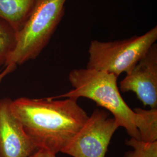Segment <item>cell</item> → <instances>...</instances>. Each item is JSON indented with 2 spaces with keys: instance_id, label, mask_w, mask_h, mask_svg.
I'll list each match as a JSON object with an SVG mask.
<instances>
[{
  "instance_id": "1",
  "label": "cell",
  "mask_w": 157,
  "mask_h": 157,
  "mask_svg": "<svg viewBox=\"0 0 157 157\" xmlns=\"http://www.w3.org/2000/svg\"><path fill=\"white\" fill-rule=\"evenodd\" d=\"M78 98L52 97L12 100L11 109L36 148L30 157H56L89 118Z\"/></svg>"
},
{
  "instance_id": "2",
  "label": "cell",
  "mask_w": 157,
  "mask_h": 157,
  "mask_svg": "<svg viewBox=\"0 0 157 157\" xmlns=\"http://www.w3.org/2000/svg\"><path fill=\"white\" fill-rule=\"evenodd\" d=\"M118 77L89 68L71 71L68 80L73 90L53 98L84 97L94 101L98 106L111 112L119 127H123L131 137L140 140L139 130L144 122L140 108L132 109L124 101L117 85Z\"/></svg>"
},
{
  "instance_id": "3",
  "label": "cell",
  "mask_w": 157,
  "mask_h": 157,
  "mask_svg": "<svg viewBox=\"0 0 157 157\" xmlns=\"http://www.w3.org/2000/svg\"><path fill=\"white\" fill-rule=\"evenodd\" d=\"M67 0H37L16 34V45L6 63L21 65L36 59L48 44L64 14Z\"/></svg>"
},
{
  "instance_id": "4",
  "label": "cell",
  "mask_w": 157,
  "mask_h": 157,
  "mask_svg": "<svg viewBox=\"0 0 157 157\" xmlns=\"http://www.w3.org/2000/svg\"><path fill=\"white\" fill-rule=\"evenodd\" d=\"M157 40L155 26L141 36L129 39L101 41L92 40L89 48L87 68L112 73L118 77L129 73Z\"/></svg>"
},
{
  "instance_id": "5",
  "label": "cell",
  "mask_w": 157,
  "mask_h": 157,
  "mask_svg": "<svg viewBox=\"0 0 157 157\" xmlns=\"http://www.w3.org/2000/svg\"><path fill=\"white\" fill-rule=\"evenodd\" d=\"M118 128L109 112L95 108L62 152L73 157H105Z\"/></svg>"
},
{
  "instance_id": "6",
  "label": "cell",
  "mask_w": 157,
  "mask_h": 157,
  "mask_svg": "<svg viewBox=\"0 0 157 157\" xmlns=\"http://www.w3.org/2000/svg\"><path fill=\"white\" fill-rule=\"evenodd\" d=\"M120 89L132 91L144 106L157 108V45L149 50L120 82Z\"/></svg>"
},
{
  "instance_id": "7",
  "label": "cell",
  "mask_w": 157,
  "mask_h": 157,
  "mask_svg": "<svg viewBox=\"0 0 157 157\" xmlns=\"http://www.w3.org/2000/svg\"><path fill=\"white\" fill-rule=\"evenodd\" d=\"M12 100L0 99V157H30L36 148L12 113Z\"/></svg>"
},
{
  "instance_id": "8",
  "label": "cell",
  "mask_w": 157,
  "mask_h": 157,
  "mask_svg": "<svg viewBox=\"0 0 157 157\" xmlns=\"http://www.w3.org/2000/svg\"><path fill=\"white\" fill-rule=\"evenodd\" d=\"M37 0H0V18L17 32L26 22Z\"/></svg>"
},
{
  "instance_id": "9",
  "label": "cell",
  "mask_w": 157,
  "mask_h": 157,
  "mask_svg": "<svg viewBox=\"0 0 157 157\" xmlns=\"http://www.w3.org/2000/svg\"><path fill=\"white\" fill-rule=\"evenodd\" d=\"M16 34L17 32L10 24L0 18V67L6 65L15 49Z\"/></svg>"
},
{
  "instance_id": "10",
  "label": "cell",
  "mask_w": 157,
  "mask_h": 157,
  "mask_svg": "<svg viewBox=\"0 0 157 157\" xmlns=\"http://www.w3.org/2000/svg\"><path fill=\"white\" fill-rule=\"evenodd\" d=\"M125 143L133 150L126 152L124 157H157V141L145 142L131 137Z\"/></svg>"
},
{
  "instance_id": "11",
  "label": "cell",
  "mask_w": 157,
  "mask_h": 157,
  "mask_svg": "<svg viewBox=\"0 0 157 157\" xmlns=\"http://www.w3.org/2000/svg\"><path fill=\"white\" fill-rule=\"evenodd\" d=\"M17 67V65L14 64H8L6 65V69L0 73V83L7 75L11 73L15 70Z\"/></svg>"
}]
</instances>
